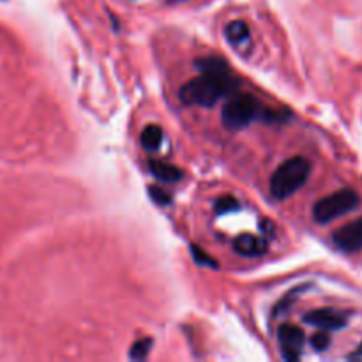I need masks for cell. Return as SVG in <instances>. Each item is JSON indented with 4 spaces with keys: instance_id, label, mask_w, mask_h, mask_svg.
<instances>
[{
    "instance_id": "1",
    "label": "cell",
    "mask_w": 362,
    "mask_h": 362,
    "mask_svg": "<svg viewBox=\"0 0 362 362\" xmlns=\"http://www.w3.org/2000/svg\"><path fill=\"white\" fill-rule=\"evenodd\" d=\"M197 66L202 71L200 76L193 78L180 88L179 95L186 105L211 108L237 88V81L230 74L225 60L218 57H205L198 60Z\"/></svg>"
},
{
    "instance_id": "2",
    "label": "cell",
    "mask_w": 362,
    "mask_h": 362,
    "mask_svg": "<svg viewBox=\"0 0 362 362\" xmlns=\"http://www.w3.org/2000/svg\"><path fill=\"white\" fill-rule=\"evenodd\" d=\"M311 173V163L303 156H296L276 168V172L271 177V194L276 200H286L293 197L304 184L308 182Z\"/></svg>"
},
{
    "instance_id": "3",
    "label": "cell",
    "mask_w": 362,
    "mask_h": 362,
    "mask_svg": "<svg viewBox=\"0 0 362 362\" xmlns=\"http://www.w3.org/2000/svg\"><path fill=\"white\" fill-rule=\"evenodd\" d=\"M265 119V113L262 105L258 103L257 98L250 94H239L233 95L232 99L226 101V105L223 106L221 112V120L223 126L228 127L232 131L244 129V127L250 126L255 119Z\"/></svg>"
},
{
    "instance_id": "4",
    "label": "cell",
    "mask_w": 362,
    "mask_h": 362,
    "mask_svg": "<svg viewBox=\"0 0 362 362\" xmlns=\"http://www.w3.org/2000/svg\"><path fill=\"white\" fill-rule=\"evenodd\" d=\"M361 204V198L354 189H339L329 197L320 198L313 205V218L317 223H331L349 212L356 211Z\"/></svg>"
},
{
    "instance_id": "5",
    "label": "cell",
    "mask_w": 362,
    "mask_h": 362,
    "mask_svg": "<svg viewBox=\"0 0 362 362\" xmlns=\"http://www.w3.org/2000/svg\"><path fill=\"white\" fill-rule=\"evenodd\" d=\"M278 338L283 357L290 362L299 361L304 349V343H306V336H304L303 329L296 327V325L292 324H283L281 327H279Z\"/></svg>"
},
{
    "instance_id": "6",
    "label": "cell",
    "mask_w": 362,
    "mask_h": 362,
    "mask_svg": "<svg viewBox=\"0 0 362 362\" xmlns=\"http://www.w3.org/2000/svg\"><path fill=\"white\" fill-rule=\"evenodd\" d=\"M304 324L313 325V327L327 332L341 331L349 324V317L343 311L324 308V310H313L304 315Z\"/></svg>"
},
{
    "instance_id": "7",
    "label": "cell",
    "mask_w": 362,
    "mask_h": 362,
    "mask_svg": "<svg viewBox=\"0 0 362 362\" xmlns=\"http://www.w3.org/2000/svg\"><path fill=\"white\" fill-rule=\"evenodd\" d=\"M332 243L343 253H357L362 251V218L346 223L332 233Z\"/></svg>"
},
{
    "instance_id": "8",
    "label": "cell",
    "mask_w": 362,
    "mask_h": 362,
    "mask_svg": "<svg viewBox=\"0 0 362 362\" xmlns=\"http://www.w3.org/2000/svg\"><path fill=\"white\" fill-rule=\"evenodd\" d=\"M267 240L264 237L251 235V233H243L233 240V250L246 258H257L267 253Z\"/></svg>"
},
{
    "instance_id": "9",
    "label": "cell",
    "mask_w": 362,
    "mask_h": 362,
    "mask_svg": "<svg viewBox=\"0 0 362 362\" xmlns=\"http://www.w3.org/2000/svg\"><path fill=\"white\" fill-rule=\"evenodd\" d=\"M148 170L152 172V175L156 179H159L161 182H179L182 180L184 172L180 168H177L175 165H170V163L158 161V159H152L148 161Z\"/></svg>"
},
{
    "instance_id": "10",
    "label": "cell",
    "mask_w": 362,
    "mask_h": 362,
    "mask_svg": "<svg viewBox=\"0 0 362 362\" xmlns=\"http://www.w3.org/2000/svg\"><path fill=\"white\" fill-rule=\"evenodd\" d=\"M225 35L226 39H228L230 45L235 46V48H240V46L246 45V42L250 41L251 32L246 21L233 20L225 27Z\"/></svg>"
},
{
    "instance_id": "11",
    "label": "cell",
    "mask_w": 362,
    "mask_h": 362,
    "mask_svg": "<svg viewBox=\"0 0 362 362\" xmlns=\"http://www.w3.org/2000/svg\"><path fill=\"white\" fill-rule=\"evenodd\" d=\"M163 136H165V133H163L161 126H158V124H151V126L145 127L140 134L141 147L148 152L158 151L163 144Z\"/></svg>"
},
{
    "instance_id": "12",
    "label": "cell",
    "mask_w": 362,
    "mask_h": 362,
    "mask_svg": "<svg viewBox=\"0 0 362 362\" xmlns=\"http://www.w3.org/2000/svg\"><path fill=\"white\" fill-rule=\"evenodd\" d=\"M152 345H154V341H152L151 338L138 339V341L134 343L133 346H131L129 357H131V359H133V361H144V359H147L148 354H151V350H152Z\"/></svg>"
},
{
    "instance_id": "13",
    "label": "cell",
    "mask_w": 362,
    "mask_h": 362,
    "mask_svg": "<svg viewBox=\"0 0 362 362\" xmlns=\"http://www.w3.org/2000/svg\"><path fill=\"white\" fill-rule=\"evenodd\" d=\"M304 288H296V290H290L288 293H286L285 297H283L281 300H279L278 304H276L274 308V317H278V315H283L286 313V311L290 310V306H292L293 303H296L297 299H299V296L303 293Z\"/></svg>"
},
{
    "instance_id": "14",
    "label": "cell",
    "mask_w": 362,
    "mask_h": 362,
    "mask_svg": "<svg viewBox=\"0 0 362 362\" xmlns=\"http://www.w3.org/2000/svg\"><path fill=\"white\" fill-rule=\"evenodd\" d=\"M237 209H239V202L233 197H221L214 204V211L218 214H228V212L237 211Z\"/></svg>"
},
{
    "instance_id": "15",
    "label": "cell",
    "mask_w": 362,
    "mask_h": 362,
    "mask_svg": "<svg viewBox=\"0 0 362 362\" xmlns=\"http://www.w3.org/2000/svg\"><path fill=\"white\" fill-rule=\"evenodd\" d=\"M310 343L317 352H324V350H327L329 345H331V336L327 334V331H320L315 336H311Z\"/></svg>"
},
{
    "instance_id": "16",
    "label": "cell",
    "mask_w": 362,
    "mask_h": 362,
    "mask_svg": "<svg viewBox=\"0 0 362 362\" xmlns=\"http://www.w3.org/2000/svg\"><path fill=\"white\" fill-rule=\"evenodd\" d=\"M191 255H193L194 262H197L198 265H205V267H212V269L218 267V265H216V260H212L207 253H204L202 247L191 246Z\"/></svg>"
},
{
    "instance_id": "17",
    "label": "cell",
    "mask_w": 362,
    "mask_h": 362,
    "mask_svg": "<svg viewBox=\"0 0 362 362\" xmlns=\"http://www.w3.org/2000/svg\"><path fill=\"white\" fill-rule=\"evenodd\" d=\"M148 191H151V198L156 202V204L168 205L170 202H172V200H170L168 194H166L163 189H159V187H151V189H148Z\"/></svg>"
},
{
    "instance_id": "18",
    "label": "cell",
    "mask_w": 362,
    "mask_h": 362,
    "mask_svg": "<svg viewBox=\"0 0 362 362\" xmlns=\"http://www.w3.org/2000/svg\"><path fill=\"white\" fill-rule=\"evenodd\" d=\"M350 359H362V343H361L359 346H357L356 352H354L352 356H350Z\"/></svg>"
}]
</instances>
